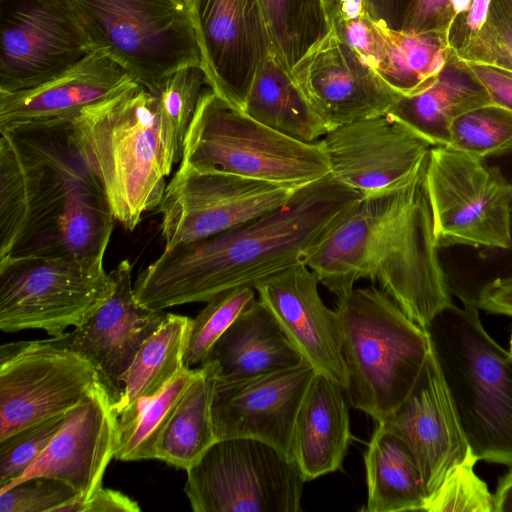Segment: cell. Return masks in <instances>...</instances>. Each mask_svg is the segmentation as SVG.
<instances>
[{
	"label": "cell",
	"instance_id": "obj_15",
	"mask_svg": "<svg viewBox=\"0 0 512 512\" xmlns=\"http://www.w3.org/2000/svg\"><path fill=\"white\" fill-rule=\"evenodd\" d=\"M322 141L330 174L362 198L410 184L424 171L433 147L388 113L339 126Z\"/></svg>",
	"mask_w": 512,
	"mask_h": 512
},
{
	"label": "cell",
	"instance_id": "obj_2",
	"mask_svg": "<svg viewBox=\"0 0 512 512\" xmlns=\"http://www.w3.org/2000/svg\"><path fill=\"white\" fill-rule=\"evenodd\" d=\"M361 195L331 174L300 187L283 206L213 236L181 243L137 276V301L153 310L207 302L305 264Z\"/></svg>",
	"mask_w": 512,
	"mask_h": 512
},
{
	"label": "cell",
	"instance_id": "obj_37",
	"mask_svg": "<svg viewBox=\"0 0 512 512\" xmlns=\"http://www.w3.org/2000/svg\"><path fill=\"white\" fill-rule=\"evenodd\" d=\"M455 55L464 62L512 71V0H491L481 28Z\"/></svg>",
	"mask_w": 512,
	"mask_h": 512
},
{
	"label": "cell",
	"instance_id": "obj_46",
	"mask_svg": "<svg viewBox=\"0 0 512 512\" xmlns=\"http://www.w3.org/2000/svg\"><path fill=\"white\" fill-rule=\"evenodd\" d=\"M411 0H360L362 9L375 21L401 30Z\"/></svg>",
	"mask_w": 512,
	"mask_h": 512
},
{
	"label": "cell",
	"instance_id": "obj_45",
	"mask_svg": "<svg viewBox=\"0 0 512 512\" xmlns=\"http://www.w3.org/2000/svg\"><path fill=\"white\" fill-rule=\"evenodd\" d=\"M138 503L126 494L101 487L87 501L77 505L73 512H139Z\"/></svg>",
	"mask_w": 512,
	"mask_h": 512
},
{
	"label": "cell",
	"instance_id": "obj_32",
	"mask_svg": "<svg viewBox=\"0 0 512 512\" xmlns=\"http://www.w3.org/2000/svg\"><path fill=\"white\" fill-rule=\"evenodd\" d=\"M273 54L291 73L330 31L323 0H260Z\"/></svg>",
	"mask_w": 512,
	"mask_h": 512
},
{
	"label": "cell",
	"instance_id": "obj_7",
	"mask_svg": "<svg viewBox=\"0 0 512 512\" xmlns=\"http://www.w3.org/2000/svg\"><path fill=\"white\" fill-rule=\"evenodd\" d=\"M180 162L281 185L303 186L331 173L322 139L284 135L207 87L183 142Z\"/></svg>",
	"mask_w": 512,
	"mask_h": 512
},
{
	"label": "cell",
	"instance_id": "obj_11",
	"mask_svg": "<svg viewBox=\"0 0 512 512\" xmlns=\"http://www.w3.org/2000/svg\"><path fill=\"white\" fill-rule=\"evenodd\" d=\"M187 471L195 512H298L306 482L295 460L253 438L215 441Z\"/></svg>",
	"mask_w": 512,
	"mask_h": 512
},
{
	"label": "cell",
	"instance_id": "obj_44",
	"mask_svg": "<svg viewBox=\"0 0 512 512\" xmlns=\"http://www.w3.org/2000/svg\"><path fill=\"white\" fill-rule=\"evenodd\" d=\"M480 310L512 317V272L492 277L478 291Z\"/></svg>",
	"mask_w": 512,
	"mask_h": 512
},
{
	"label": "cell",
	"instance_id": "obj_17",
	"mask_svg": "<svg viewBox=\"0 0 512 512\" xmlns=\"http://www.w3.org/2000/svg\"><path fill=\"white\" fill-rule=\"evenodd\" d=\"M291 75L329 131L387 114L402 97L332 29L301 58Z\"/></svg>",
	"mask_w": 512,
	"mask_h": 512
},
{
	"label": "cell",
	"instance_id": "obj_48",
	"mask_svg": "<svg viewBox=\"0 0 512 512\" xmlns=\"http://www.w3.org/2000/svg\"><path fill=\"white\" fill-rule=\"evenodd\" d=\"M348 1L349 0H323L331 27L343 15Z\"/></svg>",
	"mask_w": 512,
	"mask_h": 512
},
{
	"label": "cell",
	"instance_id": "obj_47",
	"mask_svg": "<svg viewBox=\"0 0 512 512\" xmlns=\"http://www.w3.org/2000/svg\"><path fill=\"white\" fill-rule=\"evenodd\" d=\"M493 500L494 512L512 511V467L499 480Z\"/></svg>",
	"mask_w": 512,
	"mask_h": 512
},
{
	"label": "cell",
	"instance_id": "obj_5",
	"mask_svg": "<svg viewBox=\"0 0 512 512\" xmlns=\"http://www.w3.org/2000/svg\"><path fill=\"white\" fill-rule=\"evenodd\" d=\"M478 312L453 304L427 331L472 452L512 467V356L487 333Z\"/></svg>",
	"mask_w": 512,
	"mask_h": 512
},
{
	"label": "cell",
	"instance_id": "obj_12",
	"mask_svg": "<svg viewBox=\"0 0 512 512\" xmlns=\"http://www.w3.org/2000/svg\"><path fill=\"white\" fill-rule=\"evenodd\" d=\"M300 187L179 162L158 206L164 250L224 232L279 208Z\"/></svg>",
	"mask_w": 512,
	"mask_h": 512
},
{
	"label": "cell",
	"instance_id": "obj_22",
	"mask_svg": "<svg viewBox=\"0 0 512 512\" xmlns=\"http://www.w3.org/2000/svg\"><path fill=\"white\" fill-rule=\"evenodd\" d=\"M318 284L315 273L301 264L259 281L254 289L303 359L345 389L338 316L323 303Z\"/></svg>",
	"mask_w": 512,
	"mask_h": 512
},
{
	"label": "cell",
	"instance_id": "obj_19",
	"mask_svg": "<svg viewBox=\"0 0 512 512\" xmlns=\"http://www.w3.org/2000/svg\"><path fill=\"white\" fill-rule=\"evenodd\" d=\"M110 273L115 286L104 304L82 325L48 340L88 360L117 403L124 377L137 352L168 313L150 309L137 301L129 260L121 261Z\"/></svg>",
	"mask_w": 512,
	"mask_h": 512
},
{
	"label": "cell",
	"instance_id": "obj_20",
	"mask_svg": "<svg viewBox=\"0 0 512 512\" xmlns=\"http://www.w3.org/2000/svg\"><path fill=\"white\" fill-rule=\"evenodd\" d=\"M118 443L115 402L100 383L67 413L47 448L16 482L45 476L67 483L78 497L58 512H73L102 487L103 476L111 459L115 458Z\"/></svg>",
	"mask_w": 512,
	"mask_h": 512
},
{
	"label": "cell",
	"instance_id": "obj_43",
	"mask_svg": "<svg viewBox=\"0 0 512 512\" xmlns=\"http://www.w3.org/2000/svg\"><path fill=\"white\" fill-rule=\"evenodd\" d=\"M491 0H472L470 7L456 17L448 30L450 50L458 53L479 31Z\"/></svg>",
	"mask_w": 512,
	"mask_h": 512
},
{
	"label": "cell",
	"instance_id": "obj_41",
	"mask_svg": "<svg viewBox=\"0 0 512 512\" xmlns=\"http://www.w3.org/2000/svg\"><path fill=\"white\" fill-rule=\"evenodd\" d=\"M472 0H411L401 30L413 33L448 32L458 15L465 12Z\"/></svg>",
	"mask_w": 512,
	"mask_h": 512
},
{
	"label": "cell",
	"instance_id": "obj_40",
	"mask_svg": "<svg viewBox=\"0 0 512 512\" xmlns=\"http://www.w3.org/2000/svg\"><path fill=\"white\" fill-rule=\"evenodd\" d=\"M76 497L67 483L36 476L0 489V512H58Z\"/></svg>",
	"mask_w": 512,
	"mask_h": 512
},
{
	"label": "cell",
	"instance_id": "obj_50",
	"mask_svg": "<svg viewBox=\"0 0 512 512\" xmlns=\"http://www.w3.org/2000/svg\"><path fill=\"white\" fill-rule=\"evenodd\" d=\"M185 1H186L188 4H190L192 0H185Z\"/></svg>",
	"mask_w": 512,
	"mask_h": 512
},
{
	"label": "cell",
	"instance_id": "obj_49",
	"mask_svg": "<svg viewBox=\"0 0 512 512\" xmlns=\"http://www.w3.org/2000/svg\"><path fill=\"white\" fill-rule=\"evenodd\" d=\"M509 353L511 354L512 356V332H511V337H510V342H509Z\"/></svg>",
	"mask_w": 512,
	"mask_h": 512
},
{
	"label": "cell",
	"instance_id": "obj_4",
	"mask_svg": "<svg viewBox=\"0 0 512 512\" xmlns=\"http://www.w3.org/2000/svg\"><path fill=\"white\" fill-rule=\"evenodd\" d=\"M71 135L115 220L133 231L146 212L158 208L165 179L182 158L156 96L132 81L85 107L72 120Z\"/></svg>",
	"mask_w": 512,
	"mask_h": 512
},
{
	"label": "cell",
	"instance_id": "obj_3",
	"mask_svg": "<svg viewBox=\"0 0 512 512\" xmlns=\"http://www.w3.org/2000/svg\"><path fill=\"white\" fill-rule=\"evenodd\" d=\"M423 176L424 171L403 188L359 199L305 264L337 297L351 292L360 279L377 282L427 330L453 305V294L440 261Z\"/></svg>",
	"mask_w": 512,
	"mask_h": 512
},
{
	"label": "cell",
	"instance_id": "obj_28",
	"mask_svg": "<svg viewBox=\"0 0 512 512\" xmlns=\"http://www.w3.org/2000/svg\"><path fill=\"white\" fill-rule=\"evenodd\" d=\"M241 110L256 121L299 141H320L329 132L291 73L273 54L267 56L258 68Z\"/></svg>",
	"mask_w": 512,
	"mask_h": 512
},
{
	"label": "cell",
	"instance_id": "obj_16",
	"mask_svg": "<svg viewBox=\"0 0 512 512\" xmlns=\"http://www.w3.org/2000/svg\"><path fill=\"white\" fill-rule=\"evenodd\" d=\"M189 6L208 84L241 110L258 68L273 54L260 0H192Z\"/></svg>",
	"mask_w": 512,
	"mask_h": 512
},
{
	"label": "cell",
	"instance_id": "obj_8",
	"mask_svg": "<svg viewBox=\"0 0 512 512\" xmlns=\"http://www.w3.org/2000/svg\"><path fill=\"white\" fill-rule=\"evenodd\" d=\"M94 47L155 94L175 71L202 65L185 0H71Z\"/></svg>",
	"mask_w": 512,
	"mask_h": 512
},
{
	"label": "cell",
	"instance_id": "obj_24",
	"mask_svg": "<svg viewBox=\"0 0 512 512\" xmlns=\"http://www.w3.org/2000/svg\"><path fill=\"white\" fill-rule=\"evenodd\" d=\"M132 76L95 49L56 77L30 89L0 92V130L72 122L87 106L120 91Z\"/></svg>",
	"mask_w": 512,
	"mask_h": 512
},
{
	"label": "cell",
	"instance_id": "obj_34",
	"mask_svg": "<svg viewBox=\"0 0 512 512\" xmlns=\"http://www.w3.org/2000/svg\"><path fill=\"white\" fill-rule=\"evenodd\" d=\"M447 146L483 159L512 154V111L491 104L463 115Z\"/></svg>",
	"mask_w": 512,
	"mask_h": 512
},
{
	"label": "cell",
	"instance_id": "obj_36",
	"mask_svg": "<svg viewBox=\"0 0 512 512\" xmlns=\"http://www.w3.org/2000/svg\"><path fill=\"white\" fill-rule=\"evenodd\" d=\"M478 460L469 447L463 460L447 472L427 497L423 511L494 512L493 494L474 471Z\"/></svg>",
	"mask_w": 512,
	"mask_h": 512
},
{
	"label": "cell",
	"instance_id": "obj_31",
	"mask_svg": "<svg viewBox=\"0 0 512 512\" xmlns=\"http://www.w3.org/2000/svg\"><path fill=\"white\" fill-rule=\"evenodd\" d=\"M192 319L168 313L160 327L142 344L123 383L115 410L122 414L139 399L153 397L182 371Z\"/></svg>",
	"mask_w": 512,
	"mask_h": 512
},
{
	"label": "cell",
	"instance_id": "obj_13",
	"mask_svg": "<svg viewBox=\"0 0 512 512\" xmlns=\"http://www.w3.org/2000/svg\"><path fill=\"white\" fill-rule=\"evenodd\" d=\"M93 365L48 339L0 347V440L66 414L98 384Z\"/></svg>",
	"mask_w": 512,
	"mask_h": 512
},
{
	"label": "cell",
	"instance_id": "obj_14",
	"mask_svg": "<svg viewBox=\"0 0 512 512\" xmlns=\"http://www.w3.org/2000/svg\"><path fill=\"white\" fill-rule=\"evenodd\" d=\"M93 50L71 0H0V92L36 87Z\"/></svg>",
	"mask_w": 512,
	"mask_h": 512
},
{
	"label": "cell",
	"instance_id": "obj_26",
	"mask_svg": "<svg viewBox=\"0 0 512 512\" xmlns=\"http://www.w3.org/2000/svg\"><path fill=\"white\" fill-rule=\"evenodd\" d=\"M303 361L271 311L256 299L219 337L201 364H211L219 381H236Z\"/></svg>",
	"mask_w": 512,
	"mask_h": 512
},
{
	"label": "cell",
	"instance_id": "obj_42",
	"mask_svg": "<svg viewBox=\"0 0 512 512\" xmlns=\"http://www.w3.org/2000/svg\"><path fill=\"white\" fill-rule=\"evenodd\" d=\"M464 63L484 87L492 104L512 111V71L484 64Z\"/></svg>",
	"mask_w": 512,
	"mask_h": 512
},
{
	"label": "cell",
	"instance_id": "obj_10",
	"mask_svg": "<svg viewBox=\"0 0 512 512\" xmlns=\"http://www.w3.org/2000/svg\"><path fill=\"white\" fill-rule=\"evenodd\" d=\"M104 259L29 257L0 262V329L59 337L86 322L114 290Z\"/></svg>",
	"mask_w": 512,
	"mask_h": 512
},
{
	"label": "cell",
	"instance_id": "obj_21",
	"mask_svg": "<svg viewBox=\"0 0 512 512\" xmlns=\"http://www.w3.org/2000/svg\"><path fill=\"white\" fill-rule=\"evenodd\" d=\"M378 424L409 448L428 496L469 448L432 349L410 395Z\"/></svg>",
	"mask_w": 512,
	"mask_h": 512
},
{
	"label": "cell",
	"instance_id": "obj_9",
	"mask_svg": "<svg viewBox=\"0 0 512 512\" xmlns=\"http://www.w3.org/2000/svg\"><path fill=\"white\" fill-rule=\"evenodd\" d=\"M423 180L439 249H512V183L498 167L458 149L433 146Z\"/></svg>",
	"mask_w": 512,
	"mask_h": 512
},
{
	"label": "cell",
	"instance_id": "obj_30",
	"mask_svg": "<svg viewBox=\"0 0 512 512\" xmlns=\"http://www.w3.org/2000/svg\"><path fill=\"white\" fill-rule=\"evenodd\" d=\"M216 380L211 364L197 368L158 439L156 459L188 470L217 441L211 414Z\"/></svg>",
	"mask_w": 512,
	"mask_h": 512
},
{
	"label": "cell",
	"instance_id": "obj_27",
	"mask_svg": "<svg viewBox=\"0 0 512 512\" xmlns=\"http://www.w3.org/2000/svg\"><path fill=\"white\" fill-rule=\"evenodd\" d=\"M491 104L484 87L451 51L437 80L416 95L402 96L388 114L433 146H447L457 119Z\"/></svg>",
	"mask_w": 512,
	"mask_h": 512
},
{
	"label": "cell",
	"instance_id": "obj_33",
	"mask_svg": "<svg viewBox=\"0 0 512 512\" xmlns=\"http://www.w3.org/2000/svg\"><path fill=\"white\" fill-rule=\"evenodd\" d=\"M197 373L183 368L159 394L141 398L120 414L115 458L121 461L156 459L158 439L178 401Z\"/></svg>",
	"mask_w": 512,
	"mask_h": 512
},
{
	"label": "cell",
	"instance_id": "obj_18",
	"mask_svg": "<svg viewBox=\"0 0 512 512\" xmlns=\"http://www.w3.org/2000/svg\"><path fill=\"white\" fill-rule=\"evenodd\" d=\"M315 374L303 361L295 367L241 380H216L211 414L217 440H261L293 459L296 417Z\"/></svg>",
	"mask_w": 512,
	"mask_h": 512
},
{
	"label": "cell",
	"instance_id": "obj_35",
	"mask_svg": "<svg viewBox=\"0 0 512 512\" xmlns=\"http://www.w3.org/2000/svg\"><path fill=\"white\" fill-rule=\"evenodd\" d=\"M255 300L253 287L239 286L223 291L207 301L191 321L184 366L191 368L201 364L219 337Z\"/></svg>",
	"mask_w": 512,
	"mask_h": 512
},
{
	"label": "cell",
	"instance_id": "obj_29",
	"mask_svg": "<svg viewBox=\"0 0 512 512\" xmlns=\"http://www.w3.org/2000/svg\"><path fill=\"white\" fill-rule=\"evenodd\" d=\"M368 497L364 512L423 511L428 497L406 444L377 423L364 455Z\"/></svg>",
	"mask_w": 512,
	"mask_h": 512
},
{
	"label": "cell",
	"instance_id": "obj_6",
	"mask_svg": "<svg viewBox=\"0 0 512 512\" xmlns=\"http://www.w3.org/2000/svg\"><path fill=\"white\" fill-rule=\"evenodd\" d=\"M349 404L384 421L410 395L431 352L428 331L382 290L354 288L338 297Z\"/></svg>",
	"mask_w": 512,
	"mask_h": 512
},
{
	"label": "cell",
	"instance_id": "obj_25",
	"mask_svg": "<svg viewBox=\"0 0 512 512\" xmlns=\"http://www.w3.org/2000/svg\"><path fill=\"white\" fill-rule=\"evenodd\" d=\"M345 389L316 373L299 408L292 456L305 481L341 468L353 439Z\"/></svg>",
	"mask_w": 512,
	"mask_h": 512
},
{
	"label": "cell",
	"instance_id": "obj_23",
	"mask_svg": "<svg viewBox=\"0 0 512 512\" xmlns=\"http://www.w3.org/2000/svg\"><path fill=\"white\" fill-rule=\"evenodd\" d=\"M331 29L392 89L405 97L430 87L446 66L451 52L448 32L392 29L372 19L362 7L345 12Z\"/></svg>",
	"mask_w": 512,
	"mask_h": 512
},
{
	"label": "cell",
	"instance_id": "obj_1",
	"mask_svg": "<svg viewBox=\"0 0 512 512\" xmlns=\"http://www.w3.org/2000/svg\"><path fill=\"white\" fill-rule=\"evenodd\" d=\"M115 221L71 122L0 130V262L104 259Z\"/></svg>",
	"mask_w": 512,
	"mask_h": 512
},
{
	"label": "cell",
	"instance_id": "obj_38",
	"mask_svg": "<svg viewBox=\"0 0 512 512\" xmlns=\"http://www.w3.org/2000/svg\"><path fill=\"white\" fill-rule=\"evenodd\" d=\"M205 86L202 65L183 67L167 76L154 94L159 108L183 151V142Z\"/></svg>",
	"mask_w": 512,
	"mask_h": 512
},
{
	"label": "cell",
	"instance_id": "obj_39",
	"mask_svg": "<svg viewBox=\"0 0 512 512\" xmlns=\"http://www.w3.org/2000/svg\"><path fill=\"white\" fill-rule=\"evenodd\" d=\"M66 414L22 428L0 440V489L16 482L44 452Z\"/></svg>",
	"mask_w": 512,
	"mask_h": 512
}]
</instances>
